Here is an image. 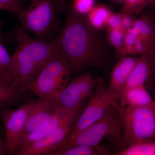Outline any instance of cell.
Masks as SVG:
<instances>
[{"mask_svg":"<svg viewBox=\"0 0 155 155\" xmlns=\"http://www.w3.org/2000/svg\"><path fill=\"white\" fill-rule=\"evenodd\" d=\"M97 31L91 28L85 17L69 10L66 22L57 39L60 52L69 61L73 71L101 65L104 47Z\"/></svg>","mask_w":155,"mask_h":155,"instance_id":"6da1fadb","label":"cell"},{"mask_svg":"<svg viewBox=\"0 0 155 155\" xmlns=\"http://www.w3.org/2000/svg\"><path fill=\"white\" fill-rule=\"evenodd\" d=\"M17 45L12 56V77L28 90L31 82L47 63L60 53L57 40L46 41L30 36L22 28L17 31Z\"/></svg>","mask_w":155,"mask_h":155,"instance_id":"7a4b0ae2","label":"cell"},{"mask_svg":"<svg viewBox=\"0 0 155 155\" xmlns=\"http://www.w3.org/2000/svg\"><path fill=\"white\" fill-rule=\"evenodd\" d=\"M66 6L65 0H31L17 15L24 30L38 39L50 41L48 38L59 29V16Z\"/></svg>","mask_w":155,"mask_h":155,"instance_id":"3957f363","label":"cell"},{"mask_svg":"<svg viewBox=\"0 0 155 155\" xmlns=\"http://www.w3.org/2000/svg\"><path fill=\"white\" fill-rule=\"evenodd\" d=\"M118 112L122 128L118 150L139 141L155 139V100L143 107H120Z\"/></svg>","mask_w":155,"mask_h":155,"instance_id":"277c9868","label":"cell"},{"mask_svg":"<svg viewBox=\"0 0 155 155\" xmlns=\"http://www.w3.org/2000/svg\"><path fill=\"white\" fill-rule=\"evenodd\" d=\"M122 125L118 110L110 107L101 118L85 129L72 137H67L64 143L55 150H63L78 145H99L104 139L107 138L119 150L122 138Z\"/></svg>","mask_w":155,"mask_h":155,"instance_id":"5b68a950","label":"cell"},{"mask_svg":"<svg viewBox=\"0 0 155 155\" xmlns=\"http://www.w3.org/2000/svg\"><path fill=\"white\" fill-rule=\"evenodd\" d=\"M72 71L69 61L59 53L42 68L27 89L40 97L56 96L69 83Z\"/></svg>","mask_w":155,"mask_h":155,"instance_id":"8992f818","label":"cell"},{"mask_svg":"<svg viewBox=\"0 0 155 155\" xmlns=\"http://www.w3.org/2000/svg\"><path fill=\"white\" fill-rule=\"evenodd\" d=\"M91 97L86 108L72 126L68 137L77 134L96 122L110 107H115L118 111L120 107L117 100L121 97L106 88L101 79L96 80L94 92Z\"/></svg>","mask_w":155,"mask_h":155,"instance_id":"52a82bcc","label":"cell"},{"mask_svg":"<svg viewBox=\"0 0 155 155\" xmlns=\"http://www.w3.org/2000/svg\"><path fill=\"white\" fill-rule=\"evenodd\" d=\"M96 80L85 73L72 79L56 96V110L75 112L80 110L87 98L93 93Z\"/></svg>","mask_w":155,"mask_h":155,"instance_id":"ba28073f","label":"cell"},{"mask_svg":"<svg viewBox=\"0 0 155 155\" xmlns=\"http://www.w3.org/2000/svg\"><path fill=\"white\" fill-rule=\"evenodd\" d=\"M33 101L17 110L6 108L0 110V119L5 127L8 155H18L23 129Z\"/></svg>","mask_w":155,"mask_h":155,"instance_id":"9c48e42d","label":"cell"},{"mask_svg":"<svg viewBox=\"0 0 155 155\" xmlns=\"http://www.w3.org/2000/svg\"><path fill=\"white\" fill-rule=\"evenodd\" d=\"M78 115L63 122L47 135L20 150L18 155H48L50 153L61 146L67 139Z\"/></svg>","mask_w":155,"mask_h":155,"instance_id":"30bf717a","label":"cell"},{"mask_svg":"<svg viewBox=\"0 0 155 155\" xmlns=\"http://www.w3.org/2000/svg\"><path fill=\"white\" fill-rule=\"evenodd\" d=\"M55 97H39L33 101L23 129L22 137L42 130L49 124L56 113Z\"/></svg>","mask_w":155,"mask_h":155,"instance_id":"8fae6325","label":"cell"},{"mask_svg":"<svg viewBox=\"0 0 155 155\" xmlns=\"http://www.w3.org/2000/svg\"><path fill=\"white\" fill-rule=\"evenodd\" d=\"M138 59L136 57L128 56L120 58L111 72L108 87L110 91L122 97L128 77Z\"/></svg>","mask_w":155,"mask_h":155,"instance_id":"7c38bea8","label":"cell"},{"mask_svg":"<svg viewBox=\"0 0 155 155\" xmlns=\"http://www.w3.org/2000/svg\"><path fill=\"white\" fill-rule=\"evenodd\" d=\"M138 38L135 54L147 51L152 44L155 34L154 19L147 14L137 19L132 27Z\"/></svg>","mask_w":155,"mask_h":155,"instance_id":"4fadbf2b","label":"cell"},{"mask_svg":"<svg viewBox=\"0 0 155 155\" xmlns=\"http://www.w3.org/2000/svg\"><path fill=\"white\" fill-rule=\"evenodd\" d=\"M150 75L149 62L147 52L141 54L138 61L127 79L123 94L120 100L125 96L130 90L144 85L149 81Z\"/></svg>","mask_w":155,"mask_h":155,"instance_id":"5bb4252c","label":"cell"},{"mask_svg":"<svg viewBox=\"0 0 155 155\" xmlns=\"http://www.w3.org/2000/svg\"><path fill=\"white\" fill-rule=\"evenodd\" d=\"M28 91L14 81L9 82L0 78V110L19 104Z\"/></svg>","mask_w":155,"mask_h":155,"instance_id":"9a60e30c","label":"cell"},{"mask_svg":"<svg viewBox=\"0 0 155 155\" xmlns=\"http://www.w3.org/2000/svg\"><path fill=\"white\" fill-rule=\"evenodd\" d=\"M80 110L75 112H65L56 110L55 114L51 122L46 127L42 130L30 134L22 137L19 146V150L24 148L28 145L36 140L40 139L58 127L65 121L79 114Z\"/></svg>","mask_w":155,"mask_h":155,"instance_id":"2e32d148","label":"cell"},{"mask_svg":"<svg viewBox=\"0 0 155 155\" xmlns=\"http://www.w3.org/2000/svg\"><path fill=\"white\" fill-rule=\"evenodd\" d=\"M153 100L144 85L135 87L128 91L125 96L120 100V107H137L147 105Z\"/></svg>","mask_w":155,"mask_h":155,"instance_id":"e0dca14e","label":"cell"},{"mask_svg":"<svg viewBox=\"0 0 155 155\" xmlns=\"http://www.w3.org/2000/svg\"><path fill=\"white\" fill-rule=\"evenodd\" d=\"M113 13L110 8L108 6L97 5L85 16V18L92 28L99 31L106 28L108 19Z\"/></svg>","mask_w":155,"mask_h":155,"instance_id":"ac0fdd59","label":"cell"},{"mask_svg":"<svg viewBox=\"0 0 155 155\" xmlns=\"http://www.w3.org/2000/svg\"><path fill=\"white\" fill-rule=\"evenodd\" d=\"M110 150L106 147L98 145L88 146L78 145L63 150H54L48 155H108Z\"/></svg>","mask_w":155,"mask_h":155,"instance_id":"d6986e66","label":"cell"},{"mask_svg":"<svg viewBox=\"0 0 155 155\" xmlns=\"http://www.w3.org/2000/svg\"><path fill=\"white\" fill-rule=\"evenodd\" d=\"M116 155H155V139H148L136 143L117 151Z\"/></svg>","mask_w":155,"mask_h":155,"instance_id":"ffe728a7","label":"cell"},{"mask_svg":"<svg viewBox=\"0 0 155 155\" xmlns=\"http://www.w3.org/2000/svg\"><path fill=\"white\" fill-rule=\"evenodd\" d=\"M0 78L9 82L14 81L12 77V56L0 41Z\"/></svg>","mask_w":155,"mask_h":155,"instance_id":"44dd1931","label":"cell"},{"mask_svg":"<svg viewBox=\"0 0 155 155\" xmlns=\"http://www.w3.org/2000/svg\"><path fill=\"white\" fill-rule=\"evenodd\" d=\"M126 31L122 28L118 29H107V38L116 53L118 58H121Z\"/></svg>","mask_w":155,"mask_h":155,"instance_id":"7402d4cb","label":"cell"},{"mask_svg":"<svg viewBox=\"0 0 155 155\" xmlns=\"http://www.w3.org/2000/svg\"><path fill=\"white\" fill-rule=\"evenodd\" d=\"M153 0H125V3L119 13L123 15H134L141 12L151 5Z\"/></svg>","mask_w":155,"mask_h":155,"instance_id":"603a6c76","label":"cell"},{"mask_svg":"<svg viewBox=\"0 0 155 155\" xmlns=\"http://www.w3.org/2000/svg\"><path fill=\"white\" fill-rule=\"evenodd\" d=\"M95 4L96 0H72L69 9L79 16L85 17Z\"/></svg>","mask_w":155,"mask_h":155,"instance_id":"cb8c5ba5","label":"cell"},{"mask_svg":"<svg viewBox=\"0 0 155 155\" xmlns=\"http://www.w3.org/2000/svg\"><path fill=\"white\" fill-rule=\"evenodd\" d=\"M137 41L138 38L137 35L132 28L126 31L121 58L128 55L135 54L136 45Z\"/></svg>","mask_w":155,"mask_h":155,"instance_id":"d4e9b609","label":"cell"},{"mask_svg":"<svg viewBox=\"0 0 155 155\" xmlns=\"http://www.w3.org/2000/svg\"><path fill=\"white\" fill-rule=\"evenodd\" d=\"M25 6L23 0H0V10L16 14Z\"/></svg>","mask_w":155,"mask_h":155,"instance_id":"484cf974","label":"cell"},{"mask_svg":"<svg viewBox=\"0 0 155 155\" xmlns=\"http://www.w3.org/2000/svg\"><path fill=\"white\" fill-rule=\"evenodd\" d=\"M123 15L120 13L111 14L107 22L106 28L107 29H118L121 28Z\"/></svg>","mask_w":155,"mask_h":155,"instance_id":"4316f807","label":"cell"},{"mask_svg":"<svg viewBox=\"0 0 155 155\" xmlns=\"http://www.w3.org/2000/svg\"><path fill=\"white\" fill-rule=\"evenodd\" d=\"M147 52L148 54L150 69V75L149 80L155 81V34L152 44Z\"/></svg>","mask_w":155,"mask_h":155,"instance_id":"83f0119b","label":"cell"},{"mask_svg":"<svg viewBox=\"0 0 155 155\" xmlns=\"http://www.w3.org/2000/svg\"><path fill=\"white\" fill-rule=\"evenodd\" d=\"M136 19L135 17H133V15H123L121 28L125 31H126L128 29L132 28Z\"/></svg>","mask_w":155,"mask_h":155,"instance_id":"f1b7e54d","label":"cell"},{"mask_svg":"<svg viewBox=\"0 0 155 155\" xmlns=\"http://www.w3.org/2000/svg\"><path fill=\"white\" fill-rule=\"evenodd\" d=\"M8 155V147L6 141L0 137V155Z\"/></svg>","mask_w":155,"mask_h":155,"instance_id":"f546056e","label":"cell"},{"mask_svg":"<svg viewBox=\"0 0 155 155\" xmlns=\"http://www.w3.org/2000/svg\"><path fill=\"white\" fill-rule=\"evenodd\" d=\"M151 5H152L153 7L154 8L155 10V0L153 1L152 3H151Z\"/></svg>","mask_w":155,"mask_h":155,"instance_id":"4dcf8cb0","label":"cell"},{"mask_svg":"<svg viewBox=\"0 0 155 155\" xmlns=\"http://www.w3.org/2000/svg\"><path fill=\"white\" fill-rule=\"evenodd\" d=\"M2 30H1V26H0V39H1V37H2Z\"/></svg>","mask_w":155,"mask_h":155,"instance_id":"1f68e13d","label":"cell"},{"mask_svg":"<svg viewBox=\"0 0 155 155\" xmlns=\"http://www.w3.org/2000/svg\"><path fill=\"white\" fill-rule=\"evenodd\" d=\"M117 1H119V2H123V1H125V0H116Z\"/></svg>","mask_w":155,"mask_h":155,"instance_id":"d6a6232c","label":"cell"}]
</instances>
